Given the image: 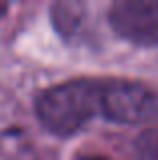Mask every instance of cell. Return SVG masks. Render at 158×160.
I'll return each mask as SVG.
<instances>
[{"label":"cell","instance_id":"obj_1","mask_svg":"<svg viewBox=\"0 0 158 160\" xmlns=\"http://www.w3.org/2000/svg\"><path fill=\"white\" fill-rule=\"evenodd\" d=\"M39 122L55 136L77 134L91 120L114 124H148L158 118V93L128 79L81 77L43 89L35 98Z\"/></svg>","mask_w":158,"mask_h":160},{"label":"cell","instance_id":"obj_2","mask_svg":"<svg viewBox=\"0 0 158 160\" xmlns=\"http://www.w3.org/2000/svg\"><path fill=\"white\" fill-rule=\"evenodd\" d=\"M118 37L140 47L158 45V0H124L116 2L107 14Z\"/></svg>","mask_w":158,"mask_h":160},{"label":"cell","instance_id":"obj_3","mask_svg":"<svg viewBox=\"0 0 158 160\" xmlns=\"http://www.w3.org/2000/svg\"><path fill=\"white\" fill-rule=\"evenodd\" d=\"M53 20L61 35H75L79 22L83 20V6L81 4H55Z\"/></svg>","mask_w":158,"mask_h":160},{"label":"cell","instance_id":"obj_4","mask_svg":"<svg viewBox=\"0 0 158 160\" xmlns=\"http://www.w3.org/2000/svg\"><path fill=\"white\" fill-rule=\"evenodd\" d=\"M79 160H110L106 156V154H99V152H87V154H83Z\"/></svg>","mask_w":158,"mask_h":160}]
</instances>
